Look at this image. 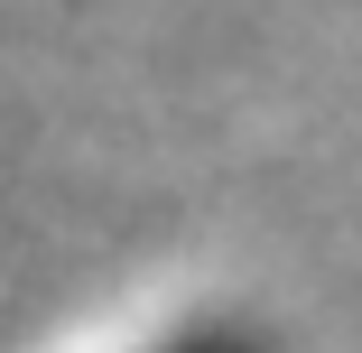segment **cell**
Returning a JSON list of instances; mask_svg holds the SVG:
<instances>
[{
  "mask_svg": "<svg viewBox=\"0 0 362 353\" xmlns=\"http://www.w3.org/2000/svg\"><path fill=\"white\" fill-rule=\"evenodd\" d=\"M158 353H279V344H260V335H242V325H195V335H177V344H158Z\"/></svg>",
  "mask_w": 362,
  "mask_h": 353,
  "instance_id": "1",
  "label": "cell"
}]
</instances>
